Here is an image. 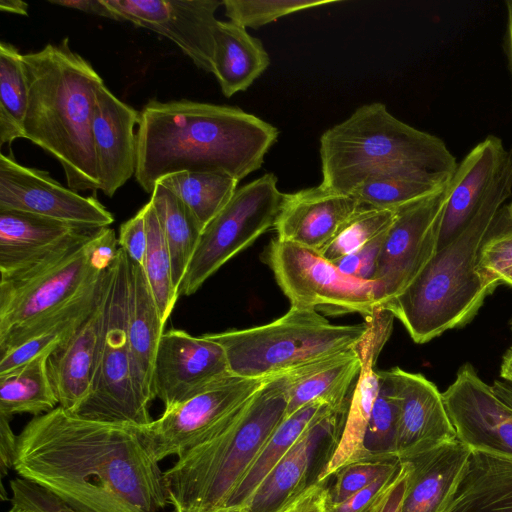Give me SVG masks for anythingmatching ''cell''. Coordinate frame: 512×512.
<instances>
[{"mask_svg":"<svg viewBox=\"0 0 512 512\" xmlns=\"http://www.w3.org/2000/svg\"><path fill=\"white\" fill-rule=\"evenodd\" d=\"M13 469L75 512H160L164 472L140 428L81 418L61 406L17 435Z\"/></svg>","mask_w":512,"mask_h":512,"instance_id":"6da1fadb","label":"cell"},{"mask_svg":"<svg viewBox=\"0 0 512 512\" xmlns=\"http://www.w3.org/2000/svg\"><path fill=\"white\" fill-rule=\"evenodd\" d=\"M277 128L238 107L150 99L140 111L135 179L146 193L178 172H219L242 180L258 170Z\"/></svg>","mask_w":512,"mask_h":512,"instance_id":"7a4b0ae2","label":"cell"},{"mask_svg":"<svg viewBox=\"0 0 512 512\" xmlns=\"http://www.w3.org/2000/svg\"><path fill=\"white\" fill-rule=\"evenodd\" d=\"M512 195V144L502 168L462 232L438 249L418 276L381 308L397 318L415 343L467 324L497 283L478 270L481 247Z\"/></svg>","mask_w":512,"mask_h":512,"instance_id":"3957f363","label":"cell"},{"mask_svg":"<svg viewBox=\"0 0 512 512\" xmlns=\"http://www.w3.org/2000/svg\"><path fill=\"white\" fill-rule=\"evenodd\" d=\"M28 85L24 138L62 166L68 188L100 190L92 139L97 91L104 85L68 38L23 54Z\"/></svg>","mask_w":512,"mask_h":512,"instance_id":"277c9868","label":"cell"},{"mask_svg":"<svg viewBox=\"0 0 512 512\" xmlns=\"http://www.w3.org/2000/svg\"><path fill=\"white\" fill-rule=\"evenodd\" d=\"M287 403L286 375L268 378L228 428L164 472L169 504L184 512H221L285 420Z\"/></svg>","mask_w":512,"mask_h":512,"instance_id":"5b68a950","label":"cell"},{"mask_svg":"<svg viewBox=\"0 0 512 512\" xmlns=\"http://www.w3.org/2000/svg\"><path fill=\"white\" fill-rule=\"evenodd\" d=\"M323 187L351 194L367 179L419 168L453 175L457 161L445 142L394 117L380 102L357 108L320 137Z\"/></svg>","mask_w":512,"mask_h":512,"instance_id":"8992f818","label":"cell"},{"mask_svg":"<svg viewBox=\"0 0 512 512\" xmlns=\"http://www.w3.org/2000/svg\"><path fill=\"white\" fill-rule=\"evenodd\" d=\"M368 327L332 324L315 309L291 306L270 323L204 335L223 347L231 374L266 379L358 347Z\"/></svg>","mask_w":512,"mask_h":512,"instance_id":"52a82bcc","label":"cell"},{"mask_svg":"<svg viewBox=\"0 0 512 512\" xmlns=\"http://www.w3.org/2000/svg\"><path fill=\"white\" fill-rule=\"evenodd\" d=\"M118 239L104 227L54 257L0 280V338L64 305L112 265Z\"/></svg>","mask_w":512,"mask_h":512,"instance_id":"ba28073f","label":"cell"},{"mask_svg":"<svg viewBox=\"0 0 512 512\" xmlns=\"http://www.w3.org/2000/svg\"><path fill=\"white\" fill-rule=\"evenodd\" d=\"M129 257L118 248L111 266L107 313L92 387L74 413L81 418L143 428L149 409L139 401L128 341Z\"/></svg>","mask_w":512,"mask_h":512,"instance_id":"9c48e42d","label":"cell"},{"mask_svg":"<svg viewBox=\"0 0 512 512\" xmlns=\"http://www.w3.org/2000/svg\"><path fill=\"white\" fill-rule=\"evenodd\" d=\"M262 261L291 306L335 315L359 313L369 319L387 300L380 281L345 275L319 251L292 242L272 239Z\"/></svg>","mask_w":512,"mask_h":512,"instance_id":"30bf717a","label":"cell"},{"mask_svg":"<svg viewBox=\"0 0 512 512\" xmlns=\"http://www.w3.org/2000/svg\"><path fill=\"white\" fill-rule=\"evenodd\" d=\"M283 195L273 173L238 188L203 229L178 287V296L194 294L227 261L274 227Z\"/></svg>","mask_w":512,"mask_h":512,"instance_id":"8fae6325","label":"cell"},{"mask_svg":"<svg viewBox=\"0 0 512 512\" xmlns=\"http://www.w3.org/2000/svg\"><path fill=\"white\" fill-rule=\"evenodd\" d=\"M266 379L231 374L200 394L164 410L156 420L140 428L155 461L200 445L228 428L244 411Z\"/></svg>","mask_w":512,"mask_h":512,"instance_id":"7c38bea8","label":"cell"},{"mask_svg":"<svg viewBox=\"0 0 512 512\" xmlns=\"http://www.w3.org/2000/svg\"><path fill=\"white\" fill-rule=\"evenodd\" d=\"M448 184L395 211L381 247L375 277L383 284L387 300L401 293L435 255Z\"/></svg>","mask_w":512,"mask_h":512,"instance_id":"4fadbf2b","label":"cell"},{"mask_svg":"<svg viewBox=\"0 0 512 512\" xmlns=\"http://www.w3.org/2000/svg\"><path fill=\"white\" fill-rule=\"evenodd\" d=\"M0 210L31 213L85 228L109 227L114 222L96 192L82 196L47 171L23 166L4 153L0 155Z\"/></svg>","mask_w":512,"mask_h":512,"instance_id":"5bb4252c","label":"cell"},{"mask_svg":"<svg viewBox=\"0 0 512 512\" xmlns=\"http://www.w3.org/2000/svg\"><path fill=\"white\" fill-rule=\"evenodd\" d=\"M231 375L226 353L205 335L170 329L161 336L151 389L169 410Z\"/></svg>","mask_w":512,"mask_h":512,"instance_id":"9a60e30c","label":"cell"},{"mask_svg":"<svg viewBox=\"0 0 512 512\" xmlns=\"http://www.w3.org/2000/svg\"><path fill=\"white\" fill-rule=\"evenodd\" d=\"M442 396L460 442L472 452L512 458V408L471 364L459 368Z\"/></svg>","mask_w":512,"mask_h":512,"instance_id":"2e32d148","label":"cell"},{"mask_svg":"<svg viewBox=\"0 0 512 512\" xmlns=\"http://www.w3.org/2000/svg\"><path fill=\"white\" fill-rule=\"evenodd\" d=\"M122 21L174 42L201 70L212 73L219 0H104Z\"/></svg>","mask_w":512,"mask_h":512,"instance_id":"e0dca14e","label":"cell"},{"mask_svg":"<svg viewBox=\"0 0 512 512\" xmlns=\"http://www.w3.org/2000/svg\"><path fill=\"white\" fill-rule=\"evenodd\" d=\"M393 318L388 311L379 308L368 319V331L358 346L362 366L345 422L332 453L317 475V481H327L351 463L371 460L365 448V436L379 392V373L375 364L391 333Z\"/></svg>","mask_w":512,"mask_h":512,"instance_id":"ac0fdd59","label":"cell"},{"mask_svg":"<svg viewBox=\"0 0 512 512\" xmlns=\"http://www.w3.org/2000/svg\"><path fill=\"white\" fill-rule=\"evenodd\" d=\"M398 400V428L394 456L410 460L456 439L442 393L419 373L389 369Z\"/></svg>","mask_w":512,"mask_h":512,"instance_id":"d6986e66","label":"cell"},{"mask_svg":"<svg viewBox=\"0 0 512 512\" xmlns=\"http://www.w3.org/2000/svg\"><path fill=\"white\" fill-rule=\"evenodd\" d=\"M140 112L120 101L106 86L97 91L92 139L100 190L114 196L134 174Z\"/></svg>","mask_w":512,"mask_h":512,"instance_id":"ffe728a7","label":"cell"},{"mask_svg":"<svg viewBox=\"0 0 512 512\" xmlns=\"http://www.w3.org/2000/svg\"><path fill=\"white\" fill-rule=\"evenodd\" d=\"M111 268V266H110ZM110 268L70 301L0 338V374L68 342L93 311L106 287Z\"/></svg>","mask_w":512,"mask_h":512,"instance_id":"44dd1931","label":"cell"},{"mask_svg":"<svg viewBox=\"0 0 512 512\" xmlns=\"http://www.w3.org/2000/svg\"><path fill=\"white\" fill-rule=\"evenodd\" d=\"M361 206L352 195L322 185L284 194L274 225L277 239L321 251Z\"/></svg>","mask_w":512,"mask_h":512,"instance_id":"7402d4cb","label":"cell"},{"mask_svg":"<svg viewBox=\"0 0 512 512\" xmlns=\"http://www.w3.org/2000/svg\"><path fill=\"white\" fill-rule=\"evenodd\" d=\"M97 229L21 211L0 210L1 277L56 256Z\"/></svg>","mask_w":512,"mask_h":512,"instance_id":"603a6c76","label":"cell"},{"mask_svg":"<svg viewBox=\"0 0 512 512\" xmlns=\"http://www.w3.org/2000/svg\"><path fill=\"white\" fill-rule=\"evenodd\" d=\"M349 403L341 407L324 405L294 445L257 489L246 510L278 512L309 485L308 473L313 453L321 439L339 435Z\"/></svg>","mask_w":512,"mask_h":512,"instance_id":"cb8c5ba5","label":"cell"},{"mask_svg":"<svg viewBox=\"0 0 512 512\" xmlns=\"http://www.w3.org/2000/svg\"><path fill=\"white\" fill-rule=\"evenodd\" d=\"M110 275L111 268L103 294L88 318L68 342L48 357V373L59 406L70 413L75 412L93 384L106 320Z\"/></svg>","mask_w":512,"mask_h":512,"instance_id":"d4e9b609","label":"cell"},{"mask_svg":"<svg viewBox=\"0 0 512 512\" xmlns=\"http://www.w3.org/2000/svg\"><path fill=\"white\" fill-rule=\"evenodd\" d=\"M507 155L502 140L488 135L458 163L449 181L437 250L466 227L499 174Z\"/></svg>","mask_w":512,"mask_h":512,"instance_id":"484cf974","label":"cell"},{"mask_svg":"<svg viewBox=\"0 0 512 512\" xmlns=\"http://www.w3.org/2000/svg\"><path fill=\"white\" fill-rule=\"evenodd\" d=\"M472 451L457 438L410 460L402 512H446L463 478Z\"/></svg>","mask_w":512,"mask_h":512,"instance_id":"4316f807","label":"cell"},{"mask_svg":"<svg viewBox=\"0 0 512 512\" xmlns=\"http://www.w3.org/2000/svg\"><path fill=\"white\" fill-rule=\"evenodd\" d=\"M164 325L144 268L129 259L127 332L132 378L139 401L148 409L154 399L151 380Z\"/></svg>","mask_w":512,"mask_h":512,"instance_id":"83f0119b","label":"cell"},{"mask_svg":"<svg viewBox=\"0 0 512 512\" xmlns=\"http://www.w3.org/2000/svg\"><path fill=\"white\" fill-rule=\"evenodd\" d=\"M361 366L356 347L284 373L288 381L286 417L312 402H322L331 407L349 403Z\"/></svg>","mask_w":512,"mask_h":512,"instance_id":"f1b7e54d","label":"cell"},{"mask_svg":"<svg viewBox=\"0 0 512 512\" xmlns=\"http://www.w3.org/2000/svg\"><path fill=\"white\" fill-rule=\"evenodd\" d=\"M269 65L270 57L259 39L231 21H217L212 73L225 97L247 90Z\"/></svg>","mask_w":512,"mask_h":512,"instance_id":"f546056e","label":"cell"},{"mask_svg":"<svg viewBox=\"0 0 512 512\" xmlns=\"http://www.w3.org/2000/svg\"><path fill=\"white\" fill-rule=\"evenodd\" d=\"M446 512H512V458L472 452Z\"/></svg>","mask_w":512,"mask_h":512,"instance_id":"4dcf8cb0","label":"cell"},{"mask_svg":"<svg viewBox=\"0 0 512 512\" xmlns=\"http://www.w3.org/2000/svg\"><path fill=\"white\" fill-rule=\"evenodd\" d=\"M451 177L419 168H404L373 176L350 195L364 206L396 211L439 191Z\"/></svg>","mask_w":512,"mask_h":512,"instance_id":"1f68e13d","label":"cell"},{"mask_svg":"<svg viewBox=\"0 0 512 512\" xmlns=\"http://www.w3.org/2000/svg\"><path fill=\"white\" fill-rule=\"evenodd\" d=\"M49 354H41L23 365L0 374V415L29 413L39 416L59 406L48 373Z\"/></svg>","mask_w":512,"mask_h":512,"instance_id":"d6a6232c","label":"cell"},{"mask_svg":"<svg viewBox=\"0 0 512 512\" xmlns=\"http://www.w3.org/2000/svg\"><path fill=\"white\" fill-rule=\"evenodd\" d=\"M324 405L326 404L322 402H312L285 418L245 474L222 511L246 509L257 489Z\"/></svg>","mask_w":512,"mask_h":512,"instance_id":"836d02e7","label":"cell"},{"mask_svg":"<svg viewBox=\"0 0 512 512\" xmlns=\"http://www.w3.org/2000/svg\"><path fill=\"white\" fill-rule=\"evenodd\" d=\"M150 201L168 244L173 283L178 290L198 245L202 228L188 207L162 184H156Z\"/></svg>","mask_w":512,"mask_h":512,"instance_id":"e575fe53","label":"cell"},{"mask_svg":"<svg viewBox=\"0 0 512 512\" xmlns=\"http://www.w3.org/2000/svg\"><path fill=\"white\" fill-rule=\"evenodd\" d=\"M157 183L175 194L203 229L229 203L239 180L219 172H178Z\"/></svg>","mask_w":512,"mask_h":512,"instance_id":"d590c367","label":"cell"},{"mask_svg":"<svg viewBox=\"0 0 512 512\" xmlns=\"http://www.w3.org/2000/svg\"><path fill=\"white\" fill-rule=\"evenodd\" d=\"M28 85L23 54L10 43H0V145L24 138Z\"/></svg>","mask_w":512,"mask_h":512,"instance_id":"8d00e7d4","label":"cell"},{"mask_svg":"<svg viewBox=\"0 0 512 512\" xmlns=\"http://www.w3.org/2000/svg\"><path fill=\"white\" fill-rule=\"evenodd\" d=\"M143 209L147 229V249L143 268L162 321L166 324L179 297L173 283L172 260L161 223L150 200Z\"/></svg>","mask_w":512,"mask_h":512,"instance_id":"74e56055","label":"cell"},{"mask_svg":"<svg viewBox=\"0 0 512 512\" xmlns=\"http://www.w3.org/2000/svg\"><path fill=\"white\" fill-rule=\"evenodd\" d=\"M379 392L365 436L371 460H397L394 456L398 428V400L389 370L378 371Z\"/></svg>","mask_w":512,"mask_h":512,"instance_id":"f35d334b","label":"cell"},{"mask_svg":"<svg viewBox=\"0 0 512 512\" xmlns=\"http://www.w3.org/2000/svg\"><path fill=\"white\" fill-rule=\"evenodd\" d=\"M395 213L393 210L361 206L319 252L328 260L335 261L358 250L384 233L393 222Z\"/></svg>","mask_w":512,"mask_h":512,"instance_id":"ab89813d","label":"cell"},{"mask_svg":"<svg viewBox=\"0 0 512 512\" xmlns=\"http://www.w3.org/2000/svg\"><path fill=\"white\" fill-rule=\"evenodd\" d=\"M333 2L331 0H224L223 6L229 21L246 29H257L283 16Z\"/></svg>","mask_w":512,"mask_h":512,"instance_id":"60d3db41","label":"cell"},{"mask_svg":"<svg viewBox=\"0 0 512 512\" xmlns=\"http://www.w3.org/2000/svg\"><path fill=\"white\" fill-rule=\"evenodd\" d=\"M400 462L398 460H369L345 466L335 475V482L329 487L331 505L344 502L381 476L394 472Z\"/></svg>","mask_w":512,"mask_h":512,"instance_id":"b9f144b4","label":"cell"},{"mask_svg":"<svg viewBox=\"0 0 512 512\" xmlns=\"http://www.w3.org/2000/svg\"><path fill=\"white\" fill-rule=\"evenodd\" d=\"M478 270L490 281L512 287V230L488 235L480 250Z\"/></svg>","mask_w":512,"mask_h":512,"instance_id":"7bdbcfd3","label":"cell"},{"mask_svg":"<svg viewBox=\"0 0 512 512\" xmlns=\"http://www.w3.org/2000/svg\"><path fill=\"white\" fill-rule=\"evenodd\" d=\"M12 504L33 512H75L58 497L21 477L10 481Z\"/></svg>","mask_w":512,"mask_h":512,"instance_id":"ee69618b","label":"cell"},{"mask_svg":"<svg viewBox=\"0 0 512 512\" xmlns=\"http://www.w3.org/2000/svg\"><path fill=\"white\" fill-rule=\"evenodd\" d=\"M387 230L358 250L332 262L345 275L361 280H376L378 258Z\"/></svg>","mask_w":512,"mask_h":512,"instance_id":"f6af8a7d","label":"cell"},{"mask_svg":"<svg viewBox=\"0 0 512 512\" xmlns=\"http://www.w3.org/2000/svg\"><path fill=\"white\" fill-rule=\"evenodd\" d=\"M411 465L401 461L399 467L364 512H402Z\"/></svg>","mask_w":512,"mask_h":512,"instance_id":"bcb514c9","label":"cell"},{"mask_svg":"<svg viewBox=\"0 0 512 512\" xmlns=\"http://www.w3.org/2000/svg\"><path fill=\"white\" fill-rule=\"evenodd\" d=\"M118 245L129 259L144 266L147 249V229L143 207L132 218L121 224Z\"/></svg>","mask_w":512,"mask_h":512,"instance_id":"7dc6e473","label":"cell"},{"mask_svg":"<svg viewBox=\"0 0 512 512\" xmlns=\"http://www.w3.org/2000/svg\"><path fill=\"white\" fill-rule=\"evenodd\" d=\"M327 481L315 480L278 512H331Z\"/></svg>","mask_w":512,"mask_h":512,"instance_id":"c3c4849f","label":"cell"},{"mask_svg":"<svg viewBox=\"0 0 512 512\" xmlns=\"http://www.w3.org/2000/svg\"><path fill=\"white\" fill-rule=\"evenodd\" d=\"M395 471L390 474L381 476L370 485L354 493L344 502L331 505V512H364L381 491V489L387 484Z\"/></svg>","mask_w":512,"mask_h":512,"instance_id":"681fc988","label":"cell"},{"mask_svg":"<svg viewBox=\"0 0 512 512\" xmlns=\"http://www.w3.org/2000/svg\"><path fill=\"white\" fill-rule=\"evenodd\" d=\"M17 446V436L11 429L9 418L0 415V472L1 476L13 468Z\"/></svg>","mask_w":512,"mask_h":512,"instance_id":"f907efd6","label":"cell"},{"mask_svg":"<svg viewBox=\"0 0 512 512\" xmlns=\"http://www.w3.org/2000/svg\"><path fill=\"white\" fill-rule=\"evenodd\" d=\"M48 2L53 5L123 22L122 19L105 4L104 0H49Z\"/></svg>","mask_w":512,"mask_h":512,"instance_id":"816d5d0a","label":"cell"},{"mask_svg":"<svg viewBox=\"0 0 512 512\" xmlns=\"http://www.w3.org/2000/svg\"><path fill=\"white\" fill-rule=\"evenodd\" d=\"M506 26L503 38V50L512 82V0L505 1Z\"/></svg>","mask_w":512,"mask_h":512,"instance_id":"f5cc1de1","label":"cell"},{"mask_svg":"<svg viewBox=\"0 0 512 512\" xmlns=\"http://www.w3.org/2000/svg\"><path fill=\"white\" fill-rule=\"evenodd\" d=\"M0 10L22 16H27L28 4L20 0H0Z\"/></svg>","mask_w":512,"mask_h":512,"instance_id":"db71d44e","label":"cell"},{"mask_svg":"<svg viewBox=\"0 0 512 512\" xmlns=\"http://www.w3.org/2000/svg\"><path fill=\"white\" fill-rule=\"evenodd\" d=\"M492 388L495 394L512 408V385L506 381L496 380Z\"/></svg>","mask_w":512,"mask_h":512,"instance_id":"11a10c76","label":"cell"},{"mask_svg":"<svg viewBox=\"0 0 512 512\" xmlns=\"http://www.w3.org/2000/svg\"><path fill=\"white\" fill-rule=\"evenodd\" d=\"M500 377L512 385V345L503 355L500 366Z\"/></svg>","mask_w":512,"mask_h":512,"instance_id":"9f6ffc18","label":"cell"},{"mask_svg":"<svg viewBox=\"0 0 512 512\" xmlns=\"http://www.w3.org/2000/svg\"><path fill=\"white\" fill-rule=\"evenodd\" d=\"M7 512H33V511L23 508L21 506L12 504V507Z\"/></svg>","mask_w":512,"mask_h":512,"instance_id":"6f0895ef","label":"cell"},{"mask_svg":"<svg viewBox=\"0 0 512 512\" xmlns=\"http://www.w3.org/2000/svg\"><path fill=\"white\" fill-rule=\"evenodd\" d=\"M173 512H184V511H181L179 509H175L174 508ZM221 512H248V511L246 509H230V510H224V511H221Z\"/></svg>","mask_w":512,"mask_h":512,"instance_id":"680465c9","label":"cell"},{"mask_svg":"<svg viewBox=\"0 0 512 512\" xmlns=\"http://www.w3.org/2000/svg\"><path fill=\"white\" fill-rule=\"evenodd\" d=\"M506 212H507V217L512 222V202L507 207Z\"/></svg>","mask_w":512,"mask_h":512,"instance_id":"91938a15","label":"cell"},{"mask_svg":"<svg viewBox=\"0 0 512 512\" xmlns=\"http://www.w3.org/2000/svg\"><path fill=\"white\" fill-rule=\"evenodd\" d=\"M509 324H510V329H511V332H512V317H511V319H510Z\"/></svg>","mask_w":512,"mask_h":512,"instance_id":"94428289","label":"cell"}]
</instances>
